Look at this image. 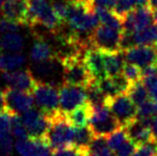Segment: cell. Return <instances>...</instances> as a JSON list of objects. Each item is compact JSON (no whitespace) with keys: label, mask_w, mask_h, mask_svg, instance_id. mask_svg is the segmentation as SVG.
Instances as JSON below:
<instances>
[{"label":"cell","mask_w":157,"mask_h":156,"mask_svg":"<svg viewBox=\"0 0 157 156\" xmlns=\"http://www.w3.org/2000/svg\"><path fill=\"white\" fill-rule=\"evenodd\" d=\"M136 148H137L136 144H135L132 140L128 139L127 141H125L114 153H116L117 156H132Z\"/></svg>","instance_id":"f35d334b"},{"label":"cell","mask_w":157,"mask_h":156,"mask_svg":"<svg viewBox=\"0 0 157 156\" xmlns=\"http://www.w3.org/2000/svg\"><path fill=\"white\" fill-rule=\"evenodd\" d=\"M135 46H157V26L152 24L147 28L132 33Z\"/></svg>","instance_id":"7402d4cb"},{"label":"cell","mask_w":157,"mask_h":156,"mask_svg":"<svg viewBox=\"0 0 157 156\" xmlns=\"http://www.w3.org/2000/svg\"><path fill=\"white\" fill-rule=\"evenodd\" d=\"M122 75L124 76L125 79L130 85H132V83L138 82V81L141 80V78H142V71L138 67H136V65L125 63L122 71Z\"/></svg>","instance_id":"4dcf8cb0"},{"label":"cell","mask_w":157,"mask_h":156,"mask_svg":"<svg viewBox=\"0 0 157 156\" xmlns=\"http://www.w3.org/2000/svg\"><path fill=\"white\" fill-rule=\"evenodd\" d=\"M15 149L21 156H50L52 152L46 139H26L15 143Z\"/></svg>","instance_id":"2e32d148"},{"label":"cell","mask_w":157,"mask_h":156,"mask_svg":"<svg viewBox=\"0 0 157 156\" xmlns=\"http://www.w3.org/2000/svg\"><path fill=\"white\" fill-rule=\"evenodd\" d=\"M123 31L112 29L101 25L92 32V48L101 52H118L121 51V40Z\"/></svg>","instance_id":"52a82bcc"},{"label":"cell","mask_w":157,"mask_h":156,"mask_svg":"<svg viewBox=\"0 0 157 156\" xmlns=\"http://www.w3.org/2000/svg\"><path fill=\"white\" fill-rule=\"evenodd\" d=\"M1 56H2L1 55V48H0V58H1Z\"/></svg>","instance_id":"c3c4849f"},{"label":"cell","mask_w":157,"mask_h":156,"mask_svg":"<svg viewBox=\"0 0 157 156\" xmlns=\"http://www.w3.org/2000/svg\"><path fill=\"white\" fill-rule=\"evenodd\" d=\"M21 120L26 127L29 138L31 139H44L49 129L50 121L47 115L37 108H31L21 115Z\"/></svg>","instance_id":"ba28073f"},{"label":"cell","mask_w":157,"mask_h":156,"mask_svg":"<svg viewBox=\"0 0 157 156\" xmlns=\"http://www.w3.org/2000/svg\"><path fill=\"white\" fill-rule=\"evenodd\" d=\"M30 58L35 63L52 60V59H58L55 49L45 39L35 40L30 49Z\"/></svg>","instance_id":"d6986e66"},{"label":"cell","mask_w":157,"mask_h":156,"mask_svg":"<svg viewBox=\"0 0 157 156\" xmlns=\"http://www.w3.org/2000/svg\"><path fill=\"white\" fill-rule=\"evenodd\" d=\"M151 131H152V137H153V140L157 141V115L153 118V120H152Z\"/></svg>","instance_id":"60d3db41"},{"label":"cell","mask_w":157,"mask_h":156,"mask_svg":"<svg viewBox=\"0 0 157 156\" xmlns=\"http://www.w3.org/2000/svg\"><path fill=\"white\" fill-rule=\"evenodd\" d=\"M88 126L92 131L94 137L106 138L122 128V125L114 118L108 106L92 107V115Z\"/></svg>","instance_id":"5b68a950"},{"label":"cell","mask_w":157,"mask_h":156,"mask_svg":"<svg viewBox=\"0 0 157 156\" xmlns=\"http://www.w3.org/2000/svg\"><path fill=\"white\" fill-rule=\"evenodd\" d=\"M99 19L90 2L75 0L70 2L65 24L76 33L90 34L98 27Z\"/></svg>","instance_id":"6da1fadb"},{"label":"cell","mask_w":157,"mask_h":156,"mask_svg":"<svg viewBox=\"0 0 157 156\" xmlns=\"http://www.w3.org/2000/svg\"><path fill=\"white\" fill-rule=\"evenodd\" d=\"M13 152V137L11 134L6 135L0 140V154L1 156H10Z\"/></svg>","instance_id":"74e56055"},{"label":"cell","mask_w":157,"mask_h":156,"mask_svg":"<svg viewBox=\"0 0 157 156\" xmlns=\"http://www.w3.org/2000/svg\"><path fill=\"white\" fill-rule=\"evenodd\" d=\"M157 155V141L151 140L140 146H137L132 156H156Z\"/></svg>","instance_id":"d6a6232c"},{"label":"cell","mask_w":157,"mask_h":156,"mask_svg":"<svg viewBox=\"0 0 157 156\" xmlns=\"http://www.w3.org/2000/svg\"><path fill=\"white\" fill-rule=\"evenodd\" d=\"M156 156H157V155H156Z\"/></svg>","instance_id":"681fc988"},{"label":"cell","mask_w":157,"mask_h":156,"mask_svg":"<svg viewBox=\"0 0 157 156\" xmlns=\"http://www.w3.org/2000/svg\"><path fill=\"white\" fill-rule=\"evenodd\" d=\"M0 9L3 18L19 25H27L29 0H3Z\"/></svg>","instance_id":"9a60e30c"},{"label":"cell","mask_w":157,"mask_h":156,"mask_svg":"<svg viewBox=\"0 0 157 156\" xmlns=\"http://www.w3.org/2000/svg\"><path fill=\"white\" fill-rule=\"evenodd\" d=\"M21 25L6 18H0V36L8 33H15L19 31Z\"/></svg>","instance_id":"e575fe53"},{"label":"cell","mask_w":157,"mask_h":156,"mask_svg":"<svg viewBox=\"0 0 157 156\" xmlns=\"http://www.w3.org/2000/svg\"><path fill=\"white\" fill-rule=\"evenodd\" d=\"M11 135L17 141L29 139V134H28L27 129H26V127L24 126L23 122H21V116L18 115L11 116Z\"/></svg>","instance_id":"f1b7e54d"},{"label":"cell","mask_w":157,"mask_h":156,"mask_svg":"<svg viewBox=\"0 0 157 156\" xmlns=\"http://www.w3.org/2000/svg\"><path fill=\"white\" fill-rule=\"evenodd\" d=\"M87 69L91 73L92 77L96 81L103 80L107 78V73H106L105 62H104V57L101 51L94 48L87 50L83 55L82 58Z\"/></svg>","instance_id":"e0dca14e"},{"label":"cell","mask_w":157,"mask_h":156,"mask_svg":"<svg viewBox=\"0 0 157 156\" xmlns=\"http://www.w3.org/2000/svg\"><path fill=\"white\" fill-rule=\"evenodd\" d=\"M126 95L132 101V103L137 107L150 100L149 92H147V88H145V86L143 85V82L141 80L130 85L128 91L126 92Z\"/></svg>","instance_id":"484cf974"},{"label":"cell","mask_w":157,"mask_h":156,"mask_svg":"<svg viewBox=\"0 0 157 156\" xmlns=\"http://www.w3.org/2000/svg\"><path fill=\"white\" fill-rule=\"evenodd\" d=\"M57 62H60V61L58 59H52V60L35 63L34 67H33V73L39 77H50L56 73Z\"/></svg>","instance_id":"83f0119b"},{"label":"cell","mask_w":157,"mask_h":156,"mask_svg":"<svg viewBox=\"0 0 157 156\" xmlns=\"http://www.w3.org/2000/svg\"><path fill=\"white\" fill-rule=\"evenodd\" d=\"M26 63V58L21 54H6L0 58V70L2 72L18 71Z\"/></svg>","instance_id":"d4e9b609"},{"label":"cell","mask_w":157,"mask_h":156,"mask_svg":"<svg viewBox=\"0 0 157 156\" xmlns=\"http://www.w3.org/2000/svg\"><path fill=\"white\" fill-rule=\"evenodd\" d=\"M149 4H150V8L152 10H157V0H149Z\"/></svg>","instance_id":"f6af8a7d"},{"label":"cell","mask_w":157,"mask_h":156,"mask_svg":"<svg viewBox=\"0 0 157 156\" xmlns=\"http://www.w3.org/2000/svg\"><path fill=\"white\" fill-rule=\"evenodd\" d=\"M6 111V100H4V90L0 89V112Z\"/></svg>","instance_id":"7bdbcfd3"},{"label":"cell","mask_w":157,"mask_h":156,"mask_svg":"<svg viewBox=\"0 0 157 156\" xmlns=\"http://www.w3.org/2000/svg\"><path fill=\"white\" fill-rule=\"evenodd\" d=\"M37 24L45 27L54 36H56L62 27L63 24L55 14L48 0H29L27 25L31 27Z\"/></svg>","instance_id":"3957f363"},{"label":"cell","mask_w":157,"mask_h":156,"mask_svg":"<svg viewBox=\"0 0 157 156\" xmlns=\"http://www.w3.org/2000/svg\"><path fill=\"white\" fill-rule=\"evenodd\" d=\"M141 81H142L143 85L147 88L150 98L152 101H154V102H157V75L142 77Z\"/></svg>","instance_id":"836d02e7"},{"label":"cell","mask_w":157,"mask_h":156,"mask_svg":"<svg viewBox=\"0 0 157 156\" xmlns=\"http://www.w3.org/2000/svg\"><path fill=\"white\" fill-rule=\"evenodd\" d=\"M153 24V10L150 6L137 8L123 18V32L134 33Z\"/></svg>","instance_id":"4fadbf2b"},{"label":"cell","mask_w":157,"mask_h":156,"mask_svg":"<svg viewBox=\"0 0 157 156\" xmlns=\"http://www.w3.org/2000/svg\"><path fill=\"white\" fill-rule=\"evenodd\" d=\"M11 116L8 111L0 112V138L11 134Z\"/></svg>","instance_id":"d590c367"},{"label":"cell","mask_w":157,"mask_h":156,"mask_svg":"<svg viewBox=\"0 0 157 156\" xmlns=\"http://www.w3.org/2000/svg\"><path fill=\"white\" fill-rule=\"evenodd\" d=\"M62 65V76L64 83L88 88L95 79L87 69L81 57H70L60 61Z\"/></svg>","instance_id":"277c9868"},{"label":"cell","mask_w":157,"mask_h":156,"mask_svg":"<svg viewBox=\"0 0 157 156\" xmlns=\"http://www.w3.org/2000/svg\"><path fill=\"white\" fill-rule=\"evenodd\" d=\"M135 9L137 8L134 0H116V6H114L113 12L123 21L126 15Z\"/></svg>","instance_id":"1f68e13d"},{"label":"cell","mask_w":157,"mask_h":156,"mask_svg":"<svg viewBox=\"0 0 157 156\" xmlns=\"http://www.w3.org/2000/svg\"><path fill=\"white\" fill-rule=\"evenodd\" d=\"M88 150L85 149H79L76 146H71L67 149H63L60 151L52 152L50 156H88Z\"/></svg>","instance_id":"8d00e7d4"},{"label":"cell","mask_w":157,"mask_h":156,"mask_svg":"<svg viewBox=\"0 0 157 156\" xmlns=\"http://www.w3.org/2000/svg\"><path fill=\"white\" fill-rule=\"evenodd\" d=\"M105 62L107 77H116L121 75L125 65V58L123 51L118 52H101Z\"/></svg>","instance_id":"ffe728a7"},{"label":"cell","mask_w":157,"mask_h":156,"mask_svg":"<svg viewBox=\"0 0 157 156\" xmlns=\"http://www.w3.org/2000/svg\"><path fill=\"white\" fill-rule=\"evenodd\" d=\"M125 62L139 69L157 65V46H135L123 51Z\"/></svg>","instance_id":"8fae6325"},{"label":"cell","mask_w":157,"mask_h":156,"mask_svg":"<svg viewBox=\"0 0 157 156\" xmlns=\"http://www.w3.org/2000/svg\"><path fill=\"white\" fill-rule=\"evenodd\" d=\"M80 1H87V2H90V0H80Z\"/></svg>","instance_id":"7dc6e473"},{"label":"cell","mask_w":157,"mask_h":156,"mask_svg":"<svg viewBox=\"0 0 157 156\" xmlns=\"http://www.w3.org/2000/svg\"><path fill=\"white\" fill-rule=\"evenodd\" d=\"M88 156H117V155H116V153H114L113 151L110 150V149H106V150L101 151V152L89 154Z\"/></svg>","instance_id":"b9f144b4"},{"label":"cell","mask_w":157,"mask_h":156,"mask_svg":"<svg viewBox=\"0 0 157 156\" xmlns=\"http://www.w3.org/2000/svg\"><path fill=\"white\" fill-rule=\"evenodd\" d=\"M123 128L125 129L128 139L132 140L136 146H140V144L153 140L151 128L143 125L137 119L125 125Z\"/></svg>","instance_id":"ac0fdd59"},{"label":"cell","mask_w":157,"mask_h":156,"mask_svg":"<svg viewBox=\"0 0 157 156\" xmlns=\"http://www.w3.org/2000/svg\"><path fill=\"white\" fill-rule=\"evenodd\" d=\"M93 139H94V135L89 126L75 128L73 146L88 150V148L91 144V142L93 141Z\"/></svg>","instance_id":"4316f807"},{"label":"cell","mask_w":157,"mask_h":156,"mask_svg":"<svg viewBox=\"0 0 157 156\" xmlns=\"http://www.w3.org/2000/svg\"><path fill=\"white\" fill-rule=\"evenodd\" d=\"M107 106L122 127L137 119V106L126 94L108 98Z\"/></svg>","instance_id":"30bf717a"},{"label":"cell","mask_w":157,"mask_h":156,"mask_svg":"<svg viewBox=\"0 0 157 156\" xmlns=\"http://www.w3.org/2000/svg\"><path fill=\"white\" fill-rule=\"evenodd\" d=\"M4 100H6V111L11 115H23L26 111L33 108L34 100L32 93L18 91V90L6 88L4 90Z\"/></svg>","instance_id":"7c38bea8"},{"label":"cell","mask_w":157,"mask_h":156,"mask_svg":"<svg viewBox=\"0 0 157 156\" xmlns=\"http://www.w3.org/2000/svg\"><path fill=\"white\" fill-rule=\"evenodd\" d=\"M94 11L96 13L97 17H98L99 21L101 23V25L106 26V27L112 28V29L123 31L122 18H120L113 11H109V10H106V9H101V8H95Z\"/></svg>","instance_id":"cb8c5ba5"},{"label":"cell","mask_w":157,"mask_h":156,"mask_svg":"<svg viewBox=\"0 0 157 156\" xmlns=\"http://www.w3.org/2000/svg\"><path fill=\"white\" fill-rule=\"evenodd\" d=\"M87 102V92L85 88L62 83L59 89V110L70 113L77 107Z\"/></svg>","instance_id":"9c48e42d"},{"label":"cell","mask_w":157,"mask_h":156,"mask_svg":"<svg viewBox=\"0 0 157 156\" xmlns=\"http://www.w3.org/2000/svg\"><path fill=\"white\" fill-rule=\"evenodd\" d=\"M136 8H142V6H147V4L149 3V0H134Z\"/></svg>","instance_id":"ee69618b"},{"label":"cell","mask_w":157,"mask_h":156,"mask_svg":"<svg viewBox=\"0 0 157 156\" xmlns=\"http://www.w3.org/2000/svg\"><path fill=\"white\" fill-rule=\"evenodd\" d=\"M153 21H154V24L157 26V10L153 11Z\"/></svg>","instance_id":"bcb514c9"},{"label":"cell","mask_w":157,"mask_h":156,"mask_svg":"<svg viewBox=\"0 0 157 156\" xmlns=\"http://www.w3.org/2000/svg\"><path fill=\"white\" fill-rule=\"evenodd\" d=\"M91 115L92 106L88 102H86L85 104H82L81 106L77 107L76 109L67 113L66 118L73 127L79 128V127L88 126L90 119H91Z\"/></svg>","instance_id":"44dd1931"},{"label":"cell","mask_w":157,"mask_h":156,"mask_svg":"<svg viewBox=\"0 0 157 156\" xmlns=\"http://www.w3.org/2000/svg\"><path fill=\"white\" fill-rule=\"evenodd\" d=\"M47 117L49 118L50 125L45 139L52 152L73 146L75 127L70 124L65 113L57 110Z\"/></svg>","instance_id":"7a4b0ae2"},{"label":"cell","mask_w":157,"mask_h":156,"mask_svg":"<svg viewBox=\"0 0 157 156\" xmlns=\"http://www.w3.org/2000/svg\"><path fill=\"white\" fill-rule=\"evenodd\" d=\"M90 3L93 8H101L106 10L113 11L116 6V0H90Z\"/></svg>","instance_id":"ab89813d"},{"label":"cell","mask_w":157,"mask_h":156,"mask_svg":"<svg viewBox=\"0 0 157 156\" xmlns=\"http://www.w3.org/2000/svg\"><path fill=\"white\" fill-rule=\"evenodd\" d=\"M128 140V137L126 135V131L125 129L120 128L118 129L117 131H114L112 135H110L109 137H107V142H108V146L111 151L116 152L125 141Z\"/></svg>","instance_id":"f546056e"},{"label":"cell","mask_w":157,"mask_h":156,"mask_svg":"<svg viewBox=\"0 0 157 156\" xmlns=\"http://www.w3.org/2000/svg\"><path fill=\"white\" fill-rule=\"evenodd\" d=\"M36 108L49 116L59 110V90L49 82L37 80L32 92Z\"/></svg>","instance_id":"8992f818"},{"label":"cell","mask_w":157,"mask_h":156,"mask_svg":"<svg viewBox=\"0 0 157 156\" xmlns=\"http://www.w3.org/2000/svg\"><path fill=\"white\" fill-rule=\"evenodd\" d=\"M24 39L19 33H8L0 36V48L11 54H21L24 49Z\"/></svg>","instance_id":"603a6c76"},{"label":"cell","mask_w":157,"mask_h":156,"mask_svg":"<svg viewBox=\"0 0 157 156\" xmlns=\"http://www.w3.org/2000/svg\"><path fill=\"white\" fill-rule=\"evenodd\" d=\"M2 79L8 85V88L28 93H32L37 82V79L29 70L2 72Z\"/></svg>","instance_id":"5bb4252c"}]
</instances>
